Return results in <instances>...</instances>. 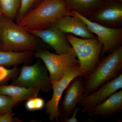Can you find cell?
<instances>
[{"label": "cell", "mask_w": 122, "mask_h": 122, "mask_svg": "<svg viewBox=\"0 0 122 122\" xmlns=\"http://www.w3.org/2000/svg\"><path fill=\"white\" fill-rule=\"evenodd\" d=\"M66 15H74L66 0H42L25 15L18 25L26 30L46 29Z\"/></svg>", "instance_id": "cell-2"}, {"label": "cell", "mask_w": 122, "mask_h": 122, "mask_svg": "<svg viewBox=\"0 0 122 122\" xmlns=\"http://www.w3.org/2000/svg\"><path fill=\"white\" fill-rule=\"evenodd\" d=\"M2 15H3V14H2L1 9L0 7V17Z\"/></svg>", "instance_id": "cell-25"}, {"label": "cell", "mask_w": 122, "mask_h": 122, "mask_svg": "<svg viewBox=\"0 0 122 122\" xmlns=\"http://www.w3.org/2000/svg\"><path fill=\"white\" fill-rule=\"evenodd\" d=\"M46 103L44 98L36 96L26 100L25 103V107L29 111H39L45 108Z\"/></svg>", "instance_id": "cell-21"}, {"label": "cell", "mask_w": 122, "mask_h": 122, "mask_svg": "<svg viewBox=\"0 0 122 122\" xmlns=\"http://www.w3.org/2000/svg\"><path fill=\"white\" fill-rule=\"evenodd\" d=\"M37 38L5 15L0 17V50L36 52L42 49Z\"/></svg>", "instance_id": "cell-1"}, {"label": "cell", "mask_w": 122, "mask_h": 122, "mask_svg": "<svg viewBox=\"0 0 122 122\" xmlns=\"http://www.w3.org/2000/svg\"><path fill=\"white\" fill-rule=\"evenodd\" d=\"M21 0H0V7L3 15L13 20L16 17Z\"/></svg>", "instance_id": "cell-18"}, {"label": "cell", "mask_w": 122, "mask_h": 122, "mask_svg": "<svg viewBox=\"0 0 122 122\" xmlns=\"http://www.w3.org/2000/svg\"><path fill=\"white\" fill-rule=\"evenodd\" d=\"M79 76H82L79 65L72 66L68 68L60 80L52 85V95L51 98L46 102L45 107L51 122L59 121L58 107L61 97L71 82L75 78Z\"/></svg>", "instance_id": "cell-8"}, {"label": "cell", "mask_w": 122, "mask_h": 122, "mask_svg": "<svg viewBox=\"0 0 122 122\" xmlns=\"http://www.w3.org/2000/svg\"><path fill=\"white\" fill-rule=\"evenodd\" d=\"M82 76L76 77L71 82L65 90V95L59 105V117L61 119L71 116L76 105L84 95L85 83Z\"/></svg>", "instance_id": "cell-10"}, {"label": "cell", "mask_w": 122, "mask_h": 122, "mask_svg": "<svg viewBox=\"0 0 122 122\" xmlns=\"http://www.w3.org/2000/svg\"><path fill=\"white\" fill-rule=\"evenodd\" d=\"M34 52L32 51L15 52L0 50V66L17 67L30 59Z\"/></svg>", "instance_id": "cell-17"}, {"label": "cell", "mask_w": 122, "mask_h": 122, "mask_svg": "<svg viewBox=\"0 0 122 122\" xmlns=\"http://www.w3.org/2000/svg\"><path fill=\"white\" fill-rule=\"evenodd\" d=\"M27 30L52 48L57 54L67 53L72 48L65 33L57 28L54 24L44 29Z\"/></svg>", "instance_id": "cell-12"}, {"label": "cell", "mask_w": 122, "mask_h": 122, "mask_svg": "<svg viewBox=\"0 0 122 122\" xmlns=\"http://www.w3.org/2000/svg\"><path fill=\"white\" fill-rule=\"evenodd\" d=\"M115 0L117 1H119V2H122V0Z\"/></svg>", "instance_id": "cell-26"}, {"label": "cell", "mask_w": 122, "mask_h": 122, "mask_svg": "<svg viewBox=\"0 0 122 122\" xmlns=\"http://www.w3.org/2000/svg\"><path fill=\"white\" fill-rule=\"evenodd\" d=\"M80 110V108H75L71 116L69 117L66 118L61 119V122H78L79 121L77 118V115L79 111Z\"/></svg>", "instance_id": "cell-24"}, {"label": "cell", "mask_w": 122, "mask_h": 122, "mask_svg": "<svg viewBox=\"0 0 122 122\" xmlns=\"http://www.w3.org/2000/svg\"><path fill=\"white\" fill-rule=\"evenodd\" d=\"M54 25L64 33L70 34L84 39L96 37L86 24L76 15H66L58 20Z\"/></svg>", "instance_id": "cell-13"}, {"label": "cell", "mask_w": 122, "mask_h": 122, "mask_svg": "<svg viewBox=\"0 0 122 122\" xmlns=\"http://www.w3.org/2000/svg\"><path fill=\"white\" fill-rule=\"evenodd\" d=\"M42 0H21L20 5L16 17L18 24L24 16L37 7Z\"/></svg>", "instance_id": "cell-19"}, {"label": "cell", "mask_w": 122, "mask_h": 122, "mask_svg": "<svg viewBox=\"0 0 122 122\" xmlns=\"http://www.w3.org/2000/svg\"><path fill=\"white\" fill-rule=\"evenodd\" d=\"M14 114L12 112L0 114V122H22L19 119L14 117Z\"/></svg>", "instance_id": "cell-23"}, {"label": "cell", "mask_w": 122, "mask_h": 122, "mask_svg": "<svg viewBox=\"0 0 122 122\" xmlns=\"http://www.w3.org/2000/svg\"><path fill=\"white\" fill-rule=\"evenodd\" d=\"M36 57L44 62L49 73L51 82L53 85L59 81L65 75L68 68L79 65L78 59L73 49L72 48L67 53L58 54L45 49L34 53Z\"/></svg>", "instance_id": "cell-5"}, {"label": "cell", "mask_w": 122, "mask_h": 122, "mask_svg": "<svg viewBox=\"0 0 122 122\" xmlns=\"http://www.w3.org/2000/svg\"><path fill=\"white\" fill-rule=\"evenodd\" d=\"M11 85L38 89L46 93L51 90L52 86L48 70L45 66L39 62L22 66L18 76L12 80Z\"/></svg>", "instance_id": "cell-6"}, {"label": "cell", "mask_w": 122, "mask_h": 122, "mask_svg": "<svg viewBox=\"0 0 122 122\" xmlns=\"http://www.w3.org/2000/svg\"><path fill=\"white\" fill-rule=\"evenodd\" d=\"M40 91L38 89L26 88L11 84L0 86V94L11 97L16 106L24 100L38 96Z\"/></svg>", "instance_id": "cell-15"}, {"label": "cell", "mask_w": 122, "mask_h": 122, "mask_svg": "<svg viewBox=\"0 0 122 122\" xmlns=\"http://www.w3.org/2000/svg\"><path fill=\"white\" fill-rule=\"evenodd\" d=\"M88 18L106 27L122 28V2L115 0H105L102 6Z\"/></svg>", "instance_id": "cell-9"}, {"label": "cell", "mask_w": 122, "mask_h": 122, "mask_svg": "<svg viewBox=\"0 0 122 122\" xmlns=\"http://www.w3.org/2000/svg\"><path fill=\"white\" fill-rule=\"evenodd\" d=\"M20 69L17 67L8 69L0 66V86L7 85L9 81L15 79L19 74Z\"/></svg>", "instance_id": "cell-20"}, {"label": "cell", "mask_w": 122, "mask_h": 122, "mask_svg": "<svg viewBox=\"0 0 122 122\" xmlns=\"http://www.w3.org/2000/svg\"><path fill=\"white\" fill-rule=\"evenodd\" d=\"M122 88V73L91 93L83 95L79 102L83 107L82 112L88 113L94 107L104 102Z\"/></svg>", "instance_id": "cell-11"}, {"label": "cell", "mask_w": 122, "mask_h": 122, "mask_svg": "<svg viewBox=\"0 0 122 122\" xmlns=\"http://www.w3.org/2000/svg\"><path fill=\"white\" fill-rule=\"evenodd\" d=\"M15 106L14 101L11 97L0 94V114L12 112Z\"/></svg>", "instance_id": "cell-22"}, {"label": "cell", "mask_w": 122, "mask_h": 122, "mask_svg": "<svg viewBox=\"0 0 122 122\" xmlns=\"http://www.w3.org/2000/svg\"><path fill=\"white\" fill-rule=\"evenodd\" d=\"M66 36L78 58L82 76L84 79L93 71L99 61L102 45L96 37L84 39L70 34H67Z\"/></svg>", "instance_id": "cell-4"}, {"label": "cell", "mask_w": 122, "mask_h": 122, "mask_svg": "<svg viewBox=\"0 0 122 122\" xmlns=\"http://www.w3.org/2000/svg\"><path fill=\"white\" fill-rule=\"evenodd\" d=\"M122 46L98 62L93 71L84 78V95L89 94L122 73Z\"/></svg>", "instance_id": "cell-3"}, {"label": "cell", "mask_w": 122, "mask_h": 122, "mask_svg": "<svg viewBox=\"0 0 122 122\" xmlns=\"http://www.w3.org/2000/svg\"><path fill=\"white\" fill-rule=\"evenodd\" d=\"M86 23L92 32L95 34L102 45L101 55L109 54L122 46V28H112L103 26L90 20L76 11H72Z\"/></svg>", "instance_id": "cell-7"}, {"label": "cell", "mask_w": 122, "mask_h": 122, "mask_svg": "<svg viewBox=\"0 0 122 122\" xmlns=\"http://www.w3.org/2000/svg\"><path fill=\"white\" fill-rule=\"evenodd\" d=\"M122 109V90L116 91L104 102L91 109L88 113L91 117L102 115L109 118L120 113Z\"/></svg>", "instance_id": "cell-14"}, {"label": "cell", "mask_w": 122, "mask_h": 122, "mask_svg": "<svg viewBox=\"0 0 122 122\" xmlns=\"http://www.w3.org/2000/svg\"><path fill=\"white\" fill-rule=\"evenodd\" d=\"M71 11H76L82 16L89 17L99 9L105 0H66Z\"/></svg>", "instance_id": "cell-16"}]
</instances>
